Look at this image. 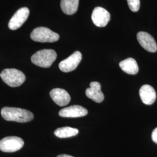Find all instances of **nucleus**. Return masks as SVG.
<instances>
[{
    "label": "nucleus",
    "mask_w": 157,
    "mask_h": 157,
    "mask_svg": "<svg viewBox=\"0 0 157 157\" xmlns=\"http://www.w3.org/2000/svg\"><path fill=\"white\" fill-rule=\"evenodd\" d=\"M2 117L7 121L26 123L33 119L34 115L28 110L15 107H4L1 109Z\"/></svg>",
    "instance_id": "f257e3e1"
},
{
    "label": "nucleus",
    "mask_w": 157,
    "mask_h": 157,
    "mask_svg": "<svg viewBox=\"0 0 157 157\" xmlns=\"http://www.w3.org/2000/svg\"><path fill=\"white\" fill-rule=\"evenodd\" d=\"M57 57L56 52L51 49H44L36 52L31 58L34 65L40 67H50Z\"/></svg>",
    "instance_id": "f03ea898"
},
{
    "label": "nucleus",
    "mask_w": 157,
    "mask_h": 157,
    "mask_svg": "<svg viewBox=\"0 0 157 157\" xmlns=\"http://www.w3.org/2000/svg\"><path fill=\"white\" fill-rule=\"evenodd\" d=\"M3 82L12 87L21 86L26 80V76L22 72L16 69H6L0 73Z\"/></svg>",
    "instance_id": "7ed1b4c3"
},
{
    "label": "nucleus",
    "mask_w": 157,
    "mask_h": 157,
    "mask_svg": "<svg viewBox=\"0 0 157 157\" xmlns=\"http://www.w3.org/2000/svg\"><path fill=\"white\" fill-rule=\"evenodd\" d=\"M32 40L40 43H54L59 39L58 33L45 27H39L34 29L30 34Z\"/></svg>",
    "instance_id": "20e7f679"
},
{
    "label": "nucleus",
    "mask_w": 157,
    "mask_h": 157,
    "mask_svg": "<svg viewBox=\"0 0 157 157\" xmlns=\"http://www.w3.org/2000/svg\"><path fill=\"white\" fill-rule=\"evenodd\" d=\"M24 141L17 136L6 137L0 140V150L5 152H13L21 150Z\"/></svg>",
    "instance_id": "39448f33"
},
{
    "label": "nucleus",
    "mask_w": 157,
    "mask_h": 157,
    "mask_svg": "<svg viewBox=\"0 0 157 157\" xmlns=\"http://www.w3.org/2000/svg\"><path fill=\"white\" fill-rule=\"evenodd\" d=\"M82 59V55L81 52L79 51H75L71 56L60 62L59 67L63 72H72L78 67Z\"/></svg>",
    "instance_id": "423d86ee"
},
{
    "label": "nucleus",
    "mask_w": 157,
    "mask_h": 157,
    "mask_svg": "<svg viewBox=\"0 0 157 157\" xmlns=\"http://www.w3.org/2000/svg\"><path fill=\"white\" fill-rule=\"evenodd\" d=\"M29 13V10L26 7H23L18 10L8 23L9 28L15 30L21 28L28 19Z\"/></svg>",
    "instance_id": "0eeeda50"
},
{
    "label": "nucleus",
    "mask_w": 157,
    "mask_h": 157,
    "mask_svg": "<svg viewBox=\"0 0 157 157\" xmlns=\"http://www.w3.org/2000/svg\"><path fill=\"white\" fill-rule=\"evenodd\" d=\"M110 14L104 8L97 6L95 8L92 13L91 19L96 26L105 27L110 20Z\"/></svg>",
    "instance_id": "6e6552de"
},
{
    "label": "nucleus",
    "mask_w": 157,
    "mask_h": 157,
    "mask_svg": "<svg viewBox=\"0 0 157 157\" xmlns=\"http://www.w3.org/2000/svg\"><path fill=\"white\" fill-rule=\"evenodd\" d=\"M137 39L141 46L146 50L150 52L157 51V43L150 34L144 32H140L137 34Z\"/></svg>",
    "instance_id": "1a4fd4ad"
},
{
    "label": "nucleus",
    "mask_w": 157,
    "mask_h": 157,
    "mask_svg": "<svg viewBox=\"0 0 157 157\" xmlns=\"http://www.w3.org/2000/svg\"><path fill=\"white\" fill-rule=\"evenodd\" d=\"M88 111L84 107L80 105H72L63 108L59 112V115L64 118H78L86 116Z\"/></svg>",
    "instance_id": "9d476101"
},
{
    "label": "nucleus",
    "mask_w": 157,
    "mask_h": 157,
    "mask_svg": "<svg viewBox=\"0 0 157 157\" xmlns=\"http://www.w3.org/2000/svg\"><path fill=\"white\" fill-rule=\"evenodd\" d=\"M50 94L52 100L61 107L67 105L71 101V96L66 90L62 89H54L51 91Z\"/></svg>",
    "instance_id": "9b49d317"
},
{
    "label": "nucleus",
    "mask_w": 157,
    "mask_h": 157,
    "mask_svg": "<svg viewBox=\"0 0 157 157\" xmlns=\"http://www.w3.org/2000/svg\"><path fill=\"white\" fill-rule=\"evenodd\" d=\"M90 86V88L86 90L87 97L97 103L101 102L104 99V96L101 91V84L97 82H93Z\"/></svg>",
    "instance_id": "f8f14e48"
},
{
    "label": "nucleus",
    "mask_w": 157,
    "mask_h": 157,
    "mask_svg": "<svg viewBox=\"0 0 157 157\" xmlns=\"http://www.w3.org/2000/svg\"><path fill=\"white\" fill-rule=\"evenodd\" d=\"M141 100L146 105H151L156 100V93L150 85H143L139 91Z\"/></svg>",
    "instance_id": "ddd939ff"
},
{
    "label": "nucleus",
    "mask_w": 157,
    "mask_h": 157,
    "mask_svg": "<svg viewBox=\"0 0 157 157\" xmlns=\"http://www.w3.org/2000/svg\"><path fill=\"white\" fill-rule=\"evenodd\" d=\"M119 67L125 73L136 75L139 72V67L135 59L129 58L119 63Z\"/></svg>",
    "instance_id": "4468645a"
},
{
    "label": "nucleus",
    "mask_w": 157,
    "mask_h": 157,
    "mask_svg": "<svg viewBox=\"0 0 157 157\" xmlns=\"http://www.w3.org/2000/svg\"><path fill=\"white\" fill-rule=\"evenodd\" d=\"M79 0H61V7L62 11L69 15L75 13L78 9Z\"/></svg>",
    "instance_id": "2eb2a0df"
},
{
    "label": "nucleus",
    "mask_w": 157,
    "mask_h": 157,
    "mask_svg": "<svg viewBox=\"0 0 157 157\" xmlns=\"http://www.w3.org/2000/svg\"><path fill=\"white\" fill-rule=\"evenodd\" d=\"M78 130L71 127H63L56 129L54 134L59 138H68L78 135Z\"/></svg>",
    "instance_id": "dca6fc26"
},
{
    "label": "nucleus",
    "mask_w": 157,
    "mask_h": 157,
    "mask_svg": "<svg viewBox=\"0 0 157 157\" xmlns=\"http://www.w3.org/2000/svg\"><path fill=\"white\" fill-rule=\"evenodd\" d=\"M130 10L133 12L138 11L140 6V0H127Z\"/></svg>",
    "instance_id": "f3484780"
},
{
    "label": "nucleus",
    "mask_w": 157,
    "mask_h": 157,
    "mask_svg": "<svg viewBox=\"0 0 157 157\" xmlns=\"http://www.w3.org/2000/svg\"><path fill=\"white\" fill-rule=\"evenodd\" d=\"M152 140L157 144V128L154 129L152 133Z\"/></svg>",
    "instance_id": "a211bd4d"
},
{
    "label": "nucleus",
    "mask_w": 157,
    "mask_h": 157,
    "mask_svg": "<svg viewBox=\"0 0 157 157\" xmlns=\"http://www.w3.org/2000/svg\"><path fill=\"white\" fill-rule=\"evenodd\" d=\"M57 157H73L69 155H67V154H61V155H59Z\"/></svg>",
    "instance_id": "6ab92c4d"
}]
</instances>
